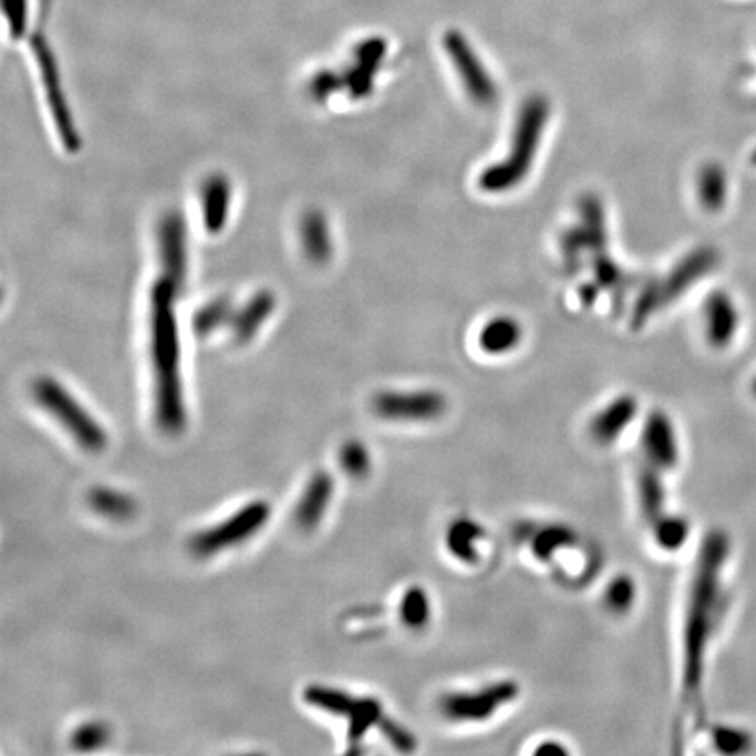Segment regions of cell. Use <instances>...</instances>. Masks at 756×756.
Here are the masks:
<instances>
[{"label":"cell","instance_id":"obj_32","mask_svg":"<svg viewBox=\"0 0 756 756\" xmlns=\"http://www.w3.org/2000/svg\"><path fill=\"white\" fill-rule=\"evenodd\" d=\"M752 391H753V394H755V396H756V379H755V381H753Z\"/></svg>","mask_w":756,"mask_h":756},{"label":"cell","instance_id":"obj_2","mask_svg":"<svg viewBox=\"0 0 756 756\" xmlns=\"http://www.w3.org/2000/svg\"><path fill=\"white\" fill-rule=\"evenodd\" d=\"M548 120H550L548 99L543 95L529 96L518 111L508 156L498 164L489 165L478 177L481 191L498 195V193L511 191L518 185H522V180L529 176L535 165Z\"/></svg>","mask_w":756,"mask_h":756},{"label":"cell","instance_id":"obj_29","mask_svg":"<svg viewBox=\"0 0 756 756\" xmlns=\"http://www.w3.org/2000/svg\"><path fill=\"white\" fill-rule=\"evenodd\" d=\"M379 727H381V731L384 732V736L387 737V739L391 741V744L396 746L400 752H414V736H412L406 728H403L402 725H397L393 719L382 718V722L379 723Z\"/></svg>","mask_w":756,"mask_h":756},{"label":"cell","instance_id":"obj_22","mask_svg":"<svg viewBox=\"0 0 756 756\" xmlns=\"http://www.w3.org/2000/svg\"><path fill=\"white\" fill-rule=\"evenodd\" d=\"M400 617L406 628L424 629L431 620L429 596L423 587H410L403 593Z\"/></svg>","mask_w":756,"mask_h":756},{"label":"cell","instance_id":"obj_21","mask_svg":"<svg viewBox=\"0 0 756 756\" xmlns=\"http://www.w3.org/2000/svg\"><path fill=\"white\" fill-rule=\"evenodd\" d=\"M653 538L655 543L667 550V552H676L690 536V524L686 518L680 515H662L655 524H652Z\"/></svg>","mask_w":756,"mask_h":756},{"label":"cell","instance_id":"obj_17","mask_svg":"<svg viewBox=\"0 0 756 756\" xmlns=\"http://www.w3.org/2000/svg\"><path fill=\"white\" fill-rule=\"evenodd\" d=\"M485 531L480 524L475 522L472 518H460L457 522L448 527L447 536H445V543L452 556L459 559L464 565H475L478 559L477 548L473 545L478 543L484 538Z\"/></svg>","mask_w":756,"mask_h":756},{"label":"cell","instance_id":"obj_25","mask_svg":"<svg viewBox=\"0 0 756 756\" xmlns=\"http://www.w3.org/2000/svg\"><path fill=\"white\" fill-rule=\"evenodd\" d=\"M110 739V728L101 722H90L81 725L72 734V746L80 752H92L101 748Z\"/></svg>","mask_w":756,"mask_h":756},{"label":"cell","instance_id":"obj_7","mask_svg":"<svg viewBox=\"0 0 756 756\" xmlns=\"http://www.w3.org/2000/svg\"><path fill=\"white\" fill-rule=\"evenodd\" d=\"M376 415L387 421L402 423H427L447 412V400L438 391H385L376 394L372 402Z\"/></svg>","mask_w":756,"mask_h":756},{"label":"cell","instance_id":"obj_33","mask_svg":"<svg viewBox=\"0 0 756 756\" xmlns=\"http://www.w3.org/2000/svg\"><path fill=\"white\" fill-rule=\"evenodd\" d=\"M752 162H753V164H755V165H756V151H755V153H753V156H752Z\"/></svg>","mask_w":756,"mask_h":756},{"label":"cell","instance_id":"obj_5","mask_svg":"<svg viewBox=\"0 0 756 756\" xmlns=\"http://www.w3.org/2000/svg\"><path fill=\"white\" fill-rule=\"evenodd\" d=\"M270 517V506L265 501L249 503L242 510L231 515L225 522L198 532L191 539L189 548L198 557H210L228 550L234 545L242 543L246 539L255 536L256 532L268 522Z\"/></svg>","mask_w":756,"mask_h":756},{"label":"cell","instance_id":"obj_28","mask_svg":"<svg viewBox=\"0 0 756 756\" xmlns=\"http://www.w3.org/2000/svg\"><path fill=\"white\" fill-rule=\"evenodd\" d=\"M4 4L6 20L9 23V32L14 39H20L27 30V0H2Z\"/></svg>","mask_w":756,"mask_h":756},{"label":"cell","instance_id":"obj_9","mask_svg":"<svg viewBox=\"0 0 756 756\" xmlns=\"http://www.w3.org/2000/svg\"><path fill=\"white\" fill-rule=\"evenodd\" d=\"M719 259L722 256L718 249L711 246H701L688 252L669 276L659 282L662 307L682 298L692 286L697 284L698 280L713 272L718 267Z\"/></svg>","mask_w":756,"mask_h":756},{"label":"cell","instance_id":"obj_11","mask_svg":"<svg viewBox=\"0 0 756 756\" xmlns=\"http://www.w3.org/2000/svg\"><path fill=\"white\" fill-rule=\"evenodd\" d=\"M707 342L715 349L731 345L739 327L736 303L725 291H713L704 305Z\"/></svg>","mask_w":756,"mask_h":756},{"label":"cell","instance_id":"obj_18","mask_svg":"<svg viewBox=\"0 0 756 756\" xmlns=\"http://www.w3.org/2000/svg\"><path fill=\"white\" fill-rule=\"evenodd\" d=\"M577 539V535L569 527L560 526V524H550V526L541 527V529L535 532V536H531V552L538 559L547 562L548 559H552L560 550L574 547Z\"/></svg>","mask_w":756,"mask_h":756},{"label":"cell","instance_id":"obj_24","mask_svg":"<svg viewBox=\"0 0 756 756\" xmlns=\"http://www.w3.org/2000/svg\"><path fill=\"white\" fill-rule=\"evenodd\" d=\"M340 460H342V468L345 469V473L354 478L366 477L370 468H372L369 451L360 442L345 443L342 452H340Z\"/></svg>","mask_w":756,"mask_h":756},{"label":"cell","instance_id":"obj_1","mask_svg":"<svg viewBox=\"0 0 756 756\" xmlns=\"http://www.w3.org/2000/svg\"><path fill=\"white\" fill-rule=\"evenodd\" d=\"M728 550L731 543L727 535L723 531H711L702 543L694 580L690 587L683 638V688L690 698L701 694L704 682L707 644L718 617L722 571L727 562Z\"/></svg>","mask_w":756,"mask_h":756},{"label":"cell","instance_id":"obj_4","mask_svg":"<svg viewBox=\"0 0 756 756\" xmlns=\"http://www.w3.org/2000/svg\"><path fill=\"white\" fill-rule=\"evenodd\" d=\"M520 695V685L511 680L490 683L480 690L443 695L439 710L445 718L456 723H481L493 718L501 707Z\"/></svg>","mask_w":756,"mask_h":756},{"label":"cell","instance_id":"obj_19","mask_svg":"<svg viewBox=\"0 0 756 756\" xmlns=\"http://www.w3.org/2000/svg\"><path fill=\"white\" fill-rule=\"evenodd\" d=\"M89 503L96 514L111 518V520H128L137 511V505H135L134 499L130 498L128 494L117 493V490L107 489V487L93 489L90 493Z\"/></svg>","mask_w":756,"mask_h":756},{"label":"cell","instance_id":"obj_30","mask_svg":"<svg viewBox=\"0 0 756 756\" xmlns=\"http://www.w3.org/2000/svg\"><path fill=\"white\" fill-rule=\"evenodd\" d=\"M550 753H556V755H568V749H566L562 744L553 743V741H548V743L541 744V746L536 749V755H550Z\"/></svg>","mask_w":756,"mask_h":756},{"label":"cell","instance_id":"obj_12","mask_svg":"<svg viewBox=\"0 0 756 756\" xmlns=\"http://www.w3.org/2000/svg\"><path fill=\"white\" fill-rule=\"evenodd\" d=\"M638 410H640V403L631 394L614 397L613 402L608 403L592 418L590 433H592L593 439L601 445H610V443L617 442L623 431L631 426L632 421L638 415Z\"/></svg>","mask_w":756,"mask_h":756},{"label":"cell","instance_id":"obj_6","mask_svg":"<svg viewBox=\"0 0 756 756\" xmlns=\"http://www.w3.org/2000/svg\"><path fill=\"white\" fill-rule=\"evenodd\" d=\"M443 48L447 51L448 59L463 81L469 99L481 107L496 104L499 99L498 84L485 68L480 56L473 50L468 39L457 30H451L443 35Z\"/></svg>","mask_w":756,"mask_h":756},{"label":"cell","instance_id":"obj_23","mask_svg":"<svg viewBox=\"0 0 756 756\" xmlns=\"http://www.w3.org/2000/svg\"><path fill=\"white\" fill-rule=\"evenodd\" d=\"M635 596H638V587L634 580L628 574H620L608 586L604 601L613 613H628L634 604Z\"/></svg>","mask_w":756,"mask_h":756},{"label":"cell","instance_id":"obj_20","mask_svg":"<svg viewBox=\"0 0 756 756\" xmlns=\"http://www.w3.org/2000/svg\"><path fill=\"white\" fill-rule=\"evenodd\" d=\"M345 718L349 719V741L355 744L373 725L382 722L384 713H382L381 702L375 698L355 697Z\"/></svg>","mask_w":756,"mask_h":756},{"label":"cell","instance_id":"obj_31","mask_svg":"<svg viewBox=\"0 0 756 756\" xmlns=\"http://www.w3.org/2000/svg\"><path fill=\"white\" fill-rule=\"evenodd\" d=\"M599 289L601 288H599L598 284L583 286V288L580 289L581 301H583L586 305H592L593 301H596V298H598Z\"/></svg>","mask_w":756,"mask_h":756},{"label":"cell","instance_id":"obj_15","mask_svg":"<svg viewBox=\"0 0 756 756\" xmlns=\"http://www.w3.org/2000/svg\"><path fill=\"white\" fill-rule=\"evenodd\" d=\"M638 496H640L641 511L650 526L655 524L665 511V485L662 472L652 464L641 469L638 477Z\"/></svg>","mask_w":756,"mask_h":756},{"label":"cell","instance_id":"obj_27","mask_svg":"<svg viewBox=\"0 0 756 756\" xmlns=\"http://www.w3.org/2000/svg\"><path fill=\"white\" fill-rule=\"evenodd\" d=\"M713 741H715L718 752L728 753V755L746 752L752 746V739H749L746 732L732 727L716 728L715 734H713Z\"/></svg>","mask_w":756,"mask_h":756},{"label":"cell","instance_id":"obj_13","mask_svg":"<svg viewBox=\"0 0 756 756\" xmlns=\"http://www.w3.org/2000/svg\"><path fill=\"white\" fill-rule=\"evenodd\" d=\"M331 496H333V480H331L330 475L328 473H315L312 480L307 485L305 493L301 496L297 511H294L298 526L305 531L314 529L327 514Z\"/></svg>","mask_w":756,"mask_h":756},{"label":"cell","instance_id":"obj_10","mask_svg":"<svg viewBox=\"0 0 756 756\" xmlns=\"http://www.w3.org/2000/svg\"><path fill=\"white\" fill-rule=\"evenodd\" d=\"M643 443L648 464H652L661 472L676 468L677 460H680L676 429H674L673 421L662 410H656L648 417L643 431Z\"/></svg>","mask_w":756,"mask_h":756},{"label":"cell","instance_id":"obj_26","mask_svg":"<svg viewBox=\"0 0 756 756\" xmlns=\"http://www.w3.org/2000/svg\"><path fill=\"white\" fill-rule=\"evenodd\" d=\"M593 277L596 284L602 289H617L623 284L622 268L614 263L607 251L598 252L593 258Z\"/></svg>","mask_w":756,"mask_h":756},{"label":"cell","instance_id":"obj_14","mask_svg":"<svg viewBox=\"0 0 756 756\" xmlns=\"http://www.w3.org/2000/svg\"><path fill=\"white\" fill-rule=\"evenodd\" d=\"M522 342V327L510 315H498L481 328L478 343L490 355L508 354Z\"/></svg>","mask_w":756,"mask_h":756},{"label":"cell","instance_id":"obj_8","mask_svg":"<svg viewBox=\"0 0 756 756\" xmlns=\"http://www.w3.org/2000/svg\"><path fill=\"white\" fill-rule=\"evenodd\" d=\"M580 226L566 231L562 237V251H565L568 267L578 263L581 252L604 251L607 247V222H604V209L601 200L596 195H583L580 204Z\"/></svg>","mask_w":756,"mask_h":756},{"label":"cell","instance_id":"obj_16","mask_svg":"<svg viewBox=\"0 0 756 756\" xmlns=\"http://www.w3.org/2000/svg\"><path fill=\"white\" fill-rule=\"evenodd\" d=\"M727 172L716 162L702 165L697 174V198L707 213H719L727 204Z\"/></svg>","mask_w":756,"mask_h":756},{"label":"cell","instance_id":"obj_3","mask_svg":"<svg viewBox=\"0 0 756 756\" xmlns=\"http://www.w3.org/2000/svg\"><path fill=\"white\" fill-rule=\"evenodd\" d=\"M34 396L42 408L59 418V423L71 433L72 438L83 451L96 454L107 447V433L104 427L96 423L59 382L41 379L35 382Z\"/></svg>","mask_w":756,"mask_h":756}]
</instances>
